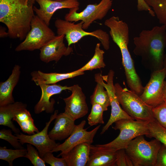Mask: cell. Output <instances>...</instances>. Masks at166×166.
Returning <instances> with one entry per match:
<instances>
[{
  "label": "cell",
  "instance_id": "cell-22",
  "mask_svg": "<svg viewBox=\"0 0 166 166\" xmlns=\"http://www.w3.org/2000/svg\"><path fill=\"white\" fill-rule=\"evenodd\" d=\"M84 74V72L78 69L65 73H45L40 70L34 71L31 73L32 80L38 86L41 84H56L65 79L72 78Z\"/></svg>",
  "mask_w": 166,
  "mask_h": 166
},
{
  "label": "cell",
  "instance_id": "cell-24",
  "mask_svg": "<svg viewBox=\"0 0 166 166\" xmlns=\"http://www.w3.org/2000/svg\"><path fill=\"white\" fill-rule=\"evenodd\" d=\"M95 80L97 83L94 91L90 97V103H97L101 105L104 110H108L109 106H110V100L108 93L105 89V87L102 83L103 76L101 73L96 74Z\"/></svg>",
  "mask_w": 166,
  "mask_h": 166
},
{
  "label": "cell",
  "instance_id": "cell-41",
  "mask_svg": "<svg viewBox=\"0 0 166 166\" xmlns=\"http://www.w3.org/2000/svg\"><path fill=\"white\" fill-rule=\"evenodd\" d=\"M54 1H66L68 0H52Z\"/></svg>",
  "mask_w": 166,
  "mask_h": 166
},
{
  "label": "cell",
  "instance_id": "cell-15",
  "mask_svg": "<svg viewBox=\"0 0 166 166\" xmlns=\"http://www.w3.org/2000/svg\"><path fill=\"white\" fill-rule=\"evenodd\" d=\"M65 38L64 35H57L43 46L40 49V59L46 63L52 61L57 62L63 56L70 54L73 49L65 45Z\"/></svg>",
  "mask_w": 166,
  "mask_h": 166
},
{
  "label": "cell",
  "instance_id": "cell-31",
  "mask_svg": "<svg viewBox=\"0 0 166 166\" xmlns=\"http://www.w3.org/2000/svg\"><path fill=\"white\" fill-rule=\"evenodd\" d=\"M25 158L28 159L34 166H45V163L40 156L38 150L30 144H27Z\"/></svg>",
  "mask_w": 166,
  "mask_h": 166
},
{
  "label": "cell",
  "instance_id": "cell-10",
  "mask_svg": "<svg viewBox=\"0 0 166 166\" xmlns=\"http://www.w3.org/2000/svg\"><path fill=\"white\" fill-rule=\"evenodd\" d=\"M166 77L165 68L152 72L150 79L140 96L145 103L152 108L164 102L163 87Z\"/></svg>",
  "mask_w": 166,
  "mask_h": 166
},
{
  "label": "cell",
  "instance_id": "cell-40",
  "mask_svg": "<svg viewBox=\"0 0 166 166\" xmlns=\"http://www.w3.org/2000/svg\"><path fill=\"white\" fill-rule=\"evenodd\" d=\"M164 68L166 69V49L164 55Z\"/></svg>",
  "mask_w": 166,
  "mask_h": 166
},
{
  "label": "cell",
  "instance_id": "cell-3",
  "mask_svg": "<svg viewBox=\"0 0 166 166\" xmlns=\"http://www.w3.org/2000/svg\"><path fill=\"white\" fill-rule=\"evenodd\" d=\"M110 35L120 50L128 86L131 90L140 96L144 87L136 72L133 60L128 49L129 29L125 26L118 27L113 29Z\"/></svg>",
  "mask_w": 166,
  "mask_h": 166
},
{
  "label": "cell",
  "instance_id": "cell-1",
  "mask_svg": "<svg viewBox=\"0 0 166 166\" xmlns=\"http://www.w3.org/2000/svg\"><path fill=\"white\" fill-rule=\"evenodd\" d=\"M134 54L140 57L145 68L152 72L164 68L166 49V27L156 26L142 30L133 38Z\"/></svg>",
  "mask_w": 166,
  "mask_h": 166
},
{
  "label": "cell",
  "instance_id": "cell-36",
  "mask_svg": "<svg viewBox=\"0 0 166 166\" xmlns=\"http://www.w3.org/2000/svg\"><path fill=\"white\" fill-rule=\"evenodd\" d=\"M155 166H166V146L162 144L157 154Z\"/></svg>",
  "mask_w": 166,
  "mask_h": 166
},
{
  "label": "cell",
  "instance_id": "cell-39",
  "mask_svg": "<svg viewBox=\"0 0 166 166\" xmlns=\"http://www.w3.org/2000/svg\"><path fill=\"white\" fill-rule=\"evenodd\" d=\"M163 95L164 99V101L166 103V81H165L164 82L163 87Z\"/></svg>",
  "mask_w": 166,
  "mask_h": 166
},
{
  "label": "cell",
  "instance_id": "cell-28",
  "mask_svg": "<svg viewBox=\"0 0 166 166\" xmlns=\"http://www.w3.org/2000/svg\"><path fill=\"white\" fill-rule=\"evenodd\" d=\"M27 149L24 148L13 149L6 147H0V159L7 161L10 166H13V161L15 159L25 157Z\"/></svg>",
  "mask_w": 166,
  "mask_h": 166
},
{
  "label": "cell",
  "instance_id": "cell-19",
  "mask_svg": "<svg viewBox=\"0 0 166 166\" xmlns=\"http://www.w3.org/2000/svg\"><path fill=\"white\" fill-rule=\"evenodd\" d=\"M75 121L65 112L58 114L55 119L53 127L48 132L49 137L55 141L67 139L71 135L76 125Z\"/></svg>",
  "mask_w": 166,
  "mask_h": 166
},
{
  "label": "cell",
  "instance_id": "cell-29",
  "mask_svg": "<svg viewBox=\"0 0 166 166\" xmlns=\"http://www.w3.org/2000/svg\"><path fill=\"white\" fill-rule=\"evenodd\" d=\"M149 133L147 137H154L166 146V128L160 125L155 118L148 123Z\"/></svg>",
  "mask_w": 166,
  "mask_h": 166
},
{
  "label": "cell",
  "instance_id": "cell-6",
  "mask_svg": "<svg viewBox=\"0 0 166 166\" xmlns=\"http://www.w3.org/2000/svg\"><path fill=\"white\" fill-rule=\"evenodd\" d=\"M83 22L75 24L65 20L57 19L55 21L54 25L58 35H64L67 41L68 47L78 42L85 36H91L96 37L101 42L106 50L110 47L109 34L101 29L92 32L85 31L82 28Z\"/></svg>",
  "mask_w": 166,
  "mask_h": 166
},
{
  "label": "cell",
  "instance_id": "cell-5",
  "mask_svg": "<svg viewBox=\"0 0 166 166\" xmlns=\"http://www.w3.org/2000/svg\"><path fill=\"white\" fill-rule=\"evenodd\" d=\"M161 144L156 139L148 141L142 135L131 141L125 150L133 166H155Z\"/></svg>",
  "mask_w": 166,
  "mask_h": 166
},
{
  "label": "cell",
  "instance_id": "cell-25",
  "mask_svg": "<svg viewBox=\"0 0 166 166\" xmlns=\"http://www.w3.org/2000/svg\"><path fill=\"white\" fill-rule=\"evenodd\" d=\"M13 120L17 123L23 132L29 135H32L39 131L34 124L30 113L26 108L18 112Z\"/></svg>",
  "mask_w": 166,
  "mask_h": 166
},
{
  "label": "cell",
  "instance_id": "cell-8",
  "mask_svg": "<svg viewBox=\"0 0 166 166\" xmlns=\"http://www.w3.org/2000/svg\"><path fill=\"white\" fill-rule=\"evenodd\" d=\"M54 32L37 15L33 18L30 29L23 41L15 49L16 51L40 49L55 37Z\"/></svg>",
  "mask_w": 166,
  "mask_h": 166
},
{
  "label": "cell",
  "instance_id": "cell-20",
  "mask_svg": "<svg viewBox=\"0 0 166 166\" xmlns=\"http://www.w3.org/2000/svg\"><path fill=\"white\" fill-rule=\"evenodd\" d=\"M91 144L85 142L80 144L64 154H59L57 157L64 158L68 166H85L88 161Z\"/></svg>",
  "mask_w": 166,
  "mask_h": 166
},
{
  "label": "cell",
  "instance_id": "cell-38",
  "mask_svg": "<svg viewBox=\"0 0 166 166\" xmlns=\"http://www.w3.org/2000/svg\"><path fill=\"white\" fill-rule=\"evenodd\" d=\"M9 36L8 31H6V29L2 26L0 27V37L1 38H5Z\"/></svg>",
  "mask_w": 166,
  "mask_h": 166
},
{
  "label": "cell",
  "instance_id": "cell-26",
  "mask_svg": "<svg viewBox=\"0 0 166 166\" xmlns=\"http://www.w3.org/2000/svg\"><path fill=\"white\" fill-rule=\"evenodd\" d=\"M100 43L96 46L94 54L91 59L85 65L79 69L83 72L87 70L104 68L106 65L104 61V51L100 48Z\"/></svg>",
  "mask_w": 166,
  "mask_h": 166
},
{
  "label": "cell",
  "instance_id": "cell-35",
  "mask_svg": "<svg viewBox=\"0 0 166 166\" xmlns=\"http://www.w3.org/2000/svg\"><path fill=\"white\" fill-rule=\"evenodd\" d=\"M115 166H133L132 161L124 149L117 151Z\"/></svg>",
  "mask_w": 166,
  "mask_h": 166
},
{
  "label": "cell",
  "instance_id": "cell-37",
  "mask_svg": "<svg viewBox=\"0 0 166 166\" xmlns=\"http://www.w3.org/2000/svg\"><path fill=\"white\" fill-rule=\"evenodd\" d=\"M137 0V8L138 11L148 12L152 16H155V13L152 8L147 4L144 0Z\"/></svg>",
  "mask_w": 166,
  "mask_h": 166
},
{
  "label": "cell",
  "instance_id": "cell-32",
  "mask_svg": "<svg viewBox=\"0 0 166 166\" xmlns=\"http://www.w3.org/2000/svg\"><path fill=\"white\" fill-rule=\"evenodd\" d=\"M12 130L2 129L0 131V138L7 141L15 149L24 148L17 136L13 135Z\"/></svg>",
  "mask_w": 166,
  "mask_h": 166
},
{
  "label": "cell",
  "instance_id": "cell-21",
  "mask_svg": "<svg viewBox=\"0 0 166 166\" xmlns=\"http://www.w3.org/2000/svg\"><path fill=\"white\" fill-rule=\"evenodd\" d=\"M20 74V67L16 65L8 79L4 82H0V106L15 102L12 93L19 81Z\"/></svg>",
  "mask_w": 166,
  "mask_h": 166
},
{
  "label": "cell",
  "instance_id": "cell-2",
  "mask_svg": "<svg viewBox=\"0 0 166 166\" xmlns=\"http://www.w3.org/2000/svg\"><path fill=\"white\" fill-rule=\"evenodd\" d=\"M35 0H0V22L8 29L9 37L23 40L35 15Z\"/></svg>",
  "mask_w": 166,
  "mask_h": 166
},
{
  "label": "cell",
  "instance_id": "cell-34",
  "mask_svg": "<svg viewBox=\"0 0 166 166\" xmlns=\"http://www.w3.org/2000/svg\"><path fill=\"white\" fill-rule=\"evenodd\" d=\"M42 158L45 163L51 166H68L64 158L56 157L51 152L46 153Z\"/></svg>",
  "mask_w": 166,
  "mask_h": 166
},
{
  "label": "cell",
  "instance_id": "cell-7",
  "mask_svg": "<svg viewBox=\"0 0 166 166\" xmlns=\"http://www.w3.org/2000/svg\"><path fill=\"white\" fill-rule=\"evenodd\" d=\"M148 122L125 119L117 121L112 128L115 130H119V134L111 142L101 145L113 148L116 151L125 149L134 139L149 134Z\"/></svg>",
  "mask_w": 166,
  "mask_h": 166
},
{
  "label": "cell",
  "instance_id": "cell-9",
  "mask_svg": "<svg viewBox=\"0 0 166 166\" xmlns=\"http://www.w3.org/2000/svg\"><path fill=\"white\" fill-rule=\"evenodd\" d=\"M113 0H101L98 3L90 4L82 11L77 12L79 7L69 9L65 16V20L70 22H83L82 28L87 29L95 21L103 19L111 9Z\"/></svg>",
  "mask_w": 166,
  "mask_h": 166
},
{
  "label": "cell",
  "instance_id": "cell-27",
  "mask_svg": "<svg viewBox=\"0 0 166 166\" xmlns=\"http://www.w3.org/2000/svg\"><path fill=\"white\" fill-rule=\"evenodd\" d=\"M154 12L160 23L166 27V0H144Z\"/></svg>",
  "mask_w": 166,
  "mask_h": 166
},
{
  "label": "cell",
  "instance_id": "cell-16",
  "mask_svg": "<svg viewBox=\"0 0 166 166\" xmlns=\"http://www.w3.org/2000/svg\"><path fill=\"white\" fill-rule=\"evenodd\" d=\"M39 8L34 6V10L36 15L49 26L51 18L57 10L79 7L80 3L77 0H68L59 1L52 0H35Z\"/></svg>",
  "mask_w": 166,
  "mask_h": 166
},
{
  "label": "cell",
  "instance_id": "cell-18",
  "mask_svg": "<svg viewBox=\"0 0 166 166\" xmlns=\"http://www.w3.org/2000/svg\"><path fill=\"white\" fill-rule=\"evenodd\" d=\"M117 151L101 144H91L87 166H115Z\"/></svg>",
  "mask_w": 166,
  "mask_h": 166
},
{
  "label": "cell",
  "instance_id": "cell-17",
  "mask_svg": "<svg viewBox=\"0 0 166 166\" xmlns=\"http://www.w3.org/2000/svg\"><path fill=\"white\" fill-rule=\"evenodd\" d=\"M42 91L40 98L34 107L35 114H38L43 111L48 113H52L54 110L55 101L53 99H50L53 95L60 93L66 90L71 91L72 86H62L56 84L48 85L44 84L39 85Z\"/></svg>",
  "mask_w": 166,
  "mask_h": 166
},
{
  "label": "cell",
  "instance_id": "cell-30",
  "mask_svg": "<svg viewBox=\"0 0 166 166\" xmlns=\"http://www.w3.org/2000/svg\"><path fill=\"white\" fill-rule=\"evenodd\" d=\"M92 105L91 112L87 118L89 124L93 126L99 124H104L103 114L104 111L102 107L97 103H93Z\"/></svg>",
  "mask_w": 166,
  "mask_h": 166
},
{
  "label": "cell",
  "instance_id": "cell-13",
  "mask_svg": "<svg viewBox=\"0 0 166 166\" xmlns=\"http://www.w3.org/2000/svg\"><path fill=\"white\" fill-rule=\"evenodd\" d=\"M114 75V71L110 70L107 75L103 76L102 83L108 93L111 110L110 118L102 128L101 133V134L104 133L113 123L117 121L124 119L134 120L128 114L120 107L114 91L113 84Z\"/></svg>",
  "mask_w": 166,
  "mask_h": 166
},
{
  "label": "cell",
  "instance_id": "cell-23",
  "mask_svg": "<svg viewBox=\"0 0 166 166\" xmlns=\"http://www.w3.org/2000/svg\"><path fill=\"white\" fill-rule=\"evenodd\" d=\"M26 107V104L21 102L0 106V125L8 127L15 134L20 133L19 130L15 127L12 121L18 112Z\"/></svg>",
  "mask_w": 166,
  "mask_h": 166
},
{
  "label": "cell",
  "instance_id": "cell-33",
  "mask_svg": "<svg viewBox=\"0 0 166 166\" xmlns=\"http://www.w3.org/2000/svg\"><path fill=\"white\" fill-rule=\"evenodd\" d=\"M154 118L162 126L166 128V103L165 102L152 108Z\"/></svg>",
  "mask_w": 166,
  "mask_h": 166
},
{
  "label": "cell",
  "instance_id": "cell-14",
  "mask_svg": "<svg viewBox=\"0 0 166 166\" xmlns=\"http://www.w3.org/2000/svg\"><path fill=\"white\" fill-rule=\"evenodd\" d=\"M71 94L64 98L65 112L75 121L85 116L88 112L85 96L78 85L72 86Z\"/></svg>",
  "mask_w": 166,
  "mask_h": 166
},
{
  "label": "cell",
  "instance_id": "cell-4",
  "mask_svg": "<svg viewBox=\"0 0 166 166\" xmlns=\"http://www.w3.org/2000/svg\"><path fill=\"white\" fill-rule=\"evenodd\" d=\"M117 99L124 111L136 120L149 121L155 119L152 108L145 103L140 96L117 83L114 85Z\"/></svg>",
  "mask_w": 166,
  "mask_h": 166
},
{
  "label": "cell",
  "instance_id": "cell-11",
  "mask_svg": "<svg viewBox=\"0 0 166 166\" xmlns=\"http://www.w3.org/2000/svg\"><path fill=\"white\" fill-rule=\"evenodd\" d=\"M58 110L55 111L49 121L46 122L44 128L41 131L32 135H26L22 133L16 134L19 141L22 144H30L34 146L38 151L42 158L47 152H51L59 144L50 138L48 132L49 127L52 122L55 119Z\"/></svg>",
  "mask_w": 166,
  "mask_h": 166
},
{
  "label": "cell",
  "instance_id": "cell-12",
  "mask_svg": "<svg viewBox=\"0 0 166 166\" xmlns=\"http://www.w3.org/2000/svg\"><path fill=\"white\" fill-rule=\"evenodd\" d=\"M85 120L82 121L78 125H76L72 132L62 143L54 148L52 152L61 151L60 154L65 153L76 146L82 143L87 142L91 144L93 142V138L101 125L90 131L84 128L86 124Z\"/></svg>",
  "mask_w": 166,
  "mask_h": 166
}]
</instances>
